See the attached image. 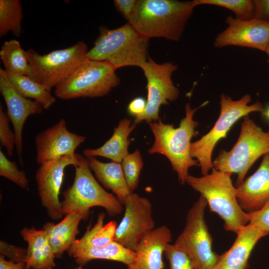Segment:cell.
<instances>
[{"label": "cell", "mask_w": 269, "mask_h": 269, "mask_svg": "<svg viewBox=\"0 0 269 269\" xmlns=\"http://www.w3.org/2000/svg\"><path fill=\"white\" fill-rule=\"evenodd\" d=\"M248 214L249 224L269 234V201L259 210Z\"/></svg>", "instance_id": "cell-34"}, {"label": "cell", "mask_w": 269, "mask_h": 269, "mask_svg": "<svg viewBox=\"0 0 269 269\" xmlns=\"http://www.w3.org/2000/svg\"><path fill=\"white\" fill-rule=\"evenodd\" d=\"M20 235L28 244L24 261L26 268L52 269L55 267V257L44 230L25 227L20 231Z\"/></svg>", "instance_id": "cell-20"}, {"label": "cell", "mask_w": 269, "mask_h": 269, "mask_svg": "<svg viewBox=\"0 0 269 269\" xmlns=\"http://www.w3.org/2000/svg\"><path fill=\"white\" fill-rule=\"evenodd\" d=\"M87 45L83 41L64 49L40 55L32 49L26 51L30 67V79L51 90L67 78L87 57Z\"/></svg>", "instance_id": "cell-9"}, {"label": "cell", "mask_w": 269, "mask_h": 269, "mask_svg": "<svg viewBox=\"0 0 269 269\" xmlns=\"http://www.w3.org/2000/svg\"><path fill=\"white\" fill-rule=\"evenodd\" d=\"M164 254L169 262V269H194L189 257L174 244H168Z\"/></svg>", "instance_id": "cell-33"}, {"label": "cell", "mask_w": 269, "mask_h": 269, "mask_svg": "<svg viewBox=\"0 0 269 269\" xmlns=\"http://www.w3.org/2000/svg\"><path fill=\"white\" fill-rule=\"evenodd\" d=\"M68 252L76 263L81 266L91 260L96 259L117 261L128 266L133 262L135 257V252L115 241L102 248L73 244Z\"/></svg>", "instance_id": "cell-23"}, {"label": "cell", "mask_w": 269, "mask_h": 269, "mask_svg": "<svg viewBox=\"0 0 269 269\" xmlns=\"http://www.w3.org/2000/svg\"><path fill=\"white\" fill-rule=\"evenodd\" d=\"M84 217L79 213L72 212L65 215L58 224L46 223L43 226L48 235L49 243L55 258H61L65 251H68L76 240L79 233L78 227Z\"/></svg>", "instance_id": "cell-21"}, {"label": "cell", "mask_w": 269, "mask_h": 269, "mask_svg": "<svg viewBox=\"0 0 269 269\" xmlns=\"http://www.w3.org/2000/svg\"><path fill=\"white\" fill-rule=\"evenodd\" d=\"M267 53V54H268V63L269 64V46H268V48L267 49L266 52Z\"/></svg>", "instance_id": "cell-41"}, {"label": "cell", "mask_w": 269, "mask_h": 269, "mask_svg": "<svg viewBox=\"0 0 269 269\" xmlns=\"http://www.w3.org/2000/svg\"><path fill=\"white\" fill-rule=\"evenodd\" d=\"M226 22L227 28L215 38V47L234 45L266 52L269 46V21L255 18L243 20L229 16Z\"/></svg>", "instance_id": "cell-14"}, {"label": "cell", "mask_w": 269, "mask_h": 269, "mask_svg": "<svg viewBox=\"0 0 269 269\" xmlns=\"http://www.w3.org/2000/svg\"><path fill=\"white\" fill-rule=\"evenodd\" d=\"M0 175L13 182L22 189H27L29 180L25 173L18 169L15 161L9 160L0 150Z\"/></svg>", "instance_id": "cell-31"}, {"label": "cell", "mask_w": 269, "mask_h": 269, "mask_svg": "<svg viewBox=\"0 0 269 269\" xmlns=\"http://www.w3.org/2000/svg\"><path fill=\"white\" fill-rule=\"evenodd\" d=\"M171 240L172 234L167 226L154 228L141 240L127 269H163V255Z\"/></svg>", "instance_id": "cell-17"}, {"label": "cell", "mask_w": 269, "mask_h": 269, "mask_svg": "<svg viewBox=\"0 0 269 269\" xmlns=\"http://www.w3.org/2000/svg\"><path fill=\"white\" fill-rule=\"evenodd\" d=\"M123 205L124 215L117 226L114 241L135 252L141 240L155 228L151 203L147 198L133 192Z\"/></svg>", "instance_id": "cell-12"}, {"label": "cell", "mask_w": 269, "mask_h": 269, "mask_svg": "<svg viewBox=\"0 0 269 269\" xmlns=\"http://www.w3.org/2000/svg\"><path fill=\"white\" fill-rule=\"evenodd\" d=\"M141 68L147 81V98L144 112L135 118V126L143 121L149 123L159 120L160 106L175 101L179 95L171 79L172 73L177 69V65L170 62L158 64L148 56Z\"/></svg>", "instance_id": "cell-11"}, {"label": "cell", "mask_w": 269, "mask_h": 269, "mask_svg": "<svg viewBox=\"0 0 269 269\" xmlns=\"http://www.w3.org/2000/svg\"><path fill=\"white\" fill-rule=\"evenodd\" d=\"M135 126L128 119L122 120L115 128L111 137L104 144L97 148L84 149L83 155L86 157L102 156L113 162L121 163L129 154L128 147L130 144L129 136Z\"/></svg>", "instance_id": "cell-22"}, {"label": "cell", "mask_w": 269, "mask_h": 269, "mask_svg": "<svg viewBox=\"0 0 269 269\" xmlns=\"http://www.w3.org/2000/svg\"><path fill=\"white\" fill-rule=\"evenodd\" d=\"M82 266H80L78 268H77L76 269H82Z\"/></svg>", "instance_id": "cell-42"}, {"label": "cell", "mask_w": 269, "mask_h": 269, "mask_svg": "<svg viewBox=\"0 0 269 269\" xmlns=\"http://www.w3.org/2000/svg\"><path fill=\"white\" fill-rule=\"evenodd\" d=\"M86 139L83 135L70 132L64 119L37 134L35 142L36 161L39 164L61 157L74 154L76 149Z\"/></svg>", "instance_id": "cell-15"}, {"label": "cell", "mask_w": 269, "mask_h": 269, "mask_svg": "<svg viewBox=\"0 0 269 269\" xmlns=\"http://www.w3.org/2000/svg\"><path fill=\"white\" fill-rule=\"evenodd\" d=\"M251 96L245 94L238 100H233L224 94L220 96V113L214 127L199 139L190 144V154L196 158L201 168L202 175L209 173L213 168L212 152L217 142L226 137L232 126L240 119L253 112L263 113L264 108L261 103L249 105Z\"/></svg>", "instance_id": "cell-7"}, {"label": "cell", "mask_w": 269, "mask_h": 269, "mask_svg": "<svg viewBox=\"0 0 269 269\" xmlns=\"http://www.w3.org/2000/svg\"><path fill=\"white\" fill-rule=\"evenodd\" d=\"M137 3L136 0H115L114 4L116 9L128 21L132 16Z\"/></svg>", "instance_id": "cell-36"}, {"label": "cell", "mask_w": 269, "mask_h": 269, "mask_svg": "<svg viewBox=\"0 0 269 269\" xmlns=\"http://www.w3.org/2000/svg\"><path fill=\"white\" fill-rule=\"evenodd\" d=\"M207 205L200 195L188 211L185 227L174 244L189 257L194 269H212L219 257L212 249V238L205 220Z\"/></svg>", "instance_id": "cell-10"}, {"label": "cell", "mask_w": 269, "mask_h": 269, "mask_svg": "<svg viewBox=\"0 0 269 269\" xmlns=\"http://www.w3.org/2000/svg\"><path fill=\"white\" fill-rule=\"evenodd\" d=\"M10 120L3 106L0 105V143L6 149L7 155L11 156L13 149L16 147L15 136L9 127Z\"/></svg>", "instance_id": "cell-32"}, {"label": "cell", "mask_w": 269, "mask_h": 269, "mask_svg": "<svg viewBox=\"0 0 269 269\" xmlns=\"http://www.w3.org/2000/svg\"><path fill=\"white\" fill-rule=\"evenodd\" d=\"M25 264L24 262H14L11 261L5 260L4 257H0V269H24Z\"/></svg>", "instance_id": "cell-39"}, {"label": "cell", "mask_w": 269, "mask_h": 269, "mask_svg": "<svg viewBox=\"0 0 269 269\" xmlns=\"http://www.w3.org/2000/svg\"><path fill=\"white\" fill-rule=\"evenodd\" d=\"M105 217L103 212L100 213L95 225L91 229H88L83 237L76 240L73 244L102 248L114 241L118 226L117 223L115 221H111L104 225Z\"/></svg>", "instance_id": "cell-27"}, {"label": "cell", "mask_w": 269, "mask_h": 269, "mask_svg": "<svg viewBox=\"0 0 269 269\" xmlns=\"http://www.w3.org/2000/svg\"><path fill=\"white\" fill-rule=\"evenodd\" d=\"M207 103L205 102L194 109L189 103L186 104L185 116L177 128L172 124L163 123L160 119L149 123L154 137L153 143L148 149L149 153H159L166 156L182 184L186 183L189 168L199 165L197 160L190 154L191 140L197 134L195 129L198 126L193 116L197 110Z\"/></svg>", "instance_id": "cell-2"}, {"label": "cell", "mask_w": 269, "mask_h": 269, "mask_svg": "<svg viewBox=\"0 0 269 269\" xmlns=\"http://www.w3.org/2000/svg\"><path fill=\"white\" fill-rule=\"evenodd\" d=\"M22 7L19 0H0V37L11 32L16 37L21 34Z\"/></svg>", "instance_id": "cell-28"}, {"label": "cell", "mask_w": 269, "mask_h": 269, "mask_svg": "<svg viewBox=\"0 0 269 269\" xmlns=\"http://www.w3.org/2000/svg\"><path fill=\"white\" fill-rule=\"evenodd\" d=\"M263 116L265 117L266 119L269 121V106L266 109H264L262 113Z\"/></svg>", "instance_id": "cell-40"}, {"label": "cell", "mask_w": 269, "mask_h": 269, "mask_svg": "<svg viewBox=\"0 0 269 269\" xmlns=\"http://www.w3.org/2000/svg\"><path fill=\"white\" fill-rule=\"evenodd\" d=\"M6 74L12 85L21 95L36 101L44 109H49L55 102L56 98L52 95L51 90L46 89L28 76Z\"/></svg>", "instance_id": "cell-25"}, {"label": "cell", "mask_w": 269, "mask_h": 269, "mask_svg": "<svg viewBox=\"0 0 269 269\" xmlns=\"http://www.w3.org/2000/svg\"><path fill=\"white\" fill-rule=\"evenodd\" d=\"M0 255L5 256L10 261L14 262H24L26 250L22 248L13 246L1 241L0 243Z\"/></svg>", "instance_id": "cell-35"}, {"label": "cell", "mask_w": 269, "mask_h": 269, "mask_svg": "<svg viewBox=\"0 0 269 269\" xmlns=\"http://www.w3.org/2000/svg\"><path fill=\"white\" fill-rule=\"evenodd\" d=\"M268 153L269 131L264 132L248 115L243 118L236 143L230 150L220 151L213 162V167L230 174H237L238 186L254 162Z\"/></svg>", "instance_id": "cell-6"}, {"label": "cell", "mask_w": 269, "mask_h": 269, "mask_svg": "<svg viewBox=\"0 0 269 269\" xmlns=\"http://www.w3.org/2000/svg\"><path fill=\"white\" fill-rule=\"evenodd\" d=\"M146 100L143 97H136L133 99L128 106L129 113L135 118L141 115L145 111Z\"/></svg>", "instance_id": "cell-38"}, {"label": "cell", "mask_w": 269, "mask_h": 269, "mask_svg": "<svg viewBox=\"0 0 269 269\" xmlns=\"http://www.w3.org/2000/svg\"><path fill=\"white\" fill-rule=\"evenodd\" d=\"M24 269H29V268H27L25 267V268Z\"/></svg>", "instance_id": "cell-43"}, {"label": "cell", "mask_w": 269, "mask_h": 269, "mask_svg": "<svg viewBox=\"0 0 269 269\" xmlns=\"http://www.w3.org/2000/svg\"><path fill=\"white\" fill-rule=\"evenodd\" d=\"M86 158L90 168L98 180L105 188L112 190L123 205L127 197L133 192L126 181L121 163L103 162L95 157Z\"/></svg>", "instance_id": "cell-24"}, {"label": "cell", "mask_w": 269, "mask_h": 269, "mask_svg": "<svg viewBox=\"0 0 269 269\" xmlns=\"http://www.w3.org/2000/svg\"><path fill=\"white\" fill-rule=\"evenodd\" d=\"M123 171L127 184L132 192L137 187L143 161L140 151L136 149L129 153L121 162Z\"/></svg>", "instance_id": "cell-30"}, {"label": "cell", "mask_w": 269, "mask_h": 269, "mask_svg": "<svg viewBox=\"0 0 269 269\" xmlns=\"http://www.w3.org/2000/svg\"><path fill=\"white\" fill-rule=\"evenodd\" d=\"M74 167L73 182L62 193L64 199L61 202V206L63 215L77 212L85 220L89 216L90 209L96 206L104 208L112 216L122 212L123 205L116 196L106 191L97 181L86 157L80 154L78 162Z\"/></svg>", "instance_id": "cell-5"}, {"label": "cell", "mask_w": 269, "mask_h": 269, "mask_svg": "<svg viewBox=\"0 0 269 269\" xmlns=\"http://www.w3.org/2000/svg\"><path fill=\"white\" fill-rule=\"evenodd\" d=\"M148 39L128 22L113 29L101 27L87 57L107 62L116 70L125 66L141 68L147 60Z\"/></svg>", "instance_id": "cell-3"}, {"label": "cell", "mask_w": 269, "mask_h": 269, "mask_svg": "<svg viewBox=\"0 0 269 269\" xmlns=\"http://www.w3.org/2000/svg\"><path fill=\"white\" fill-rule=\"evenodd\" d=\"M237 198L248 213L261 209L269 201V153L264 156L257 170L237 187Z\"/></svg>", "instance_id": "cell-18"}, {"label": "cell", "mask_w": 269, "mask_h": 269, "mask_svg": "<svg viewBox=\"0 0 269 269\" xmlns=\"http://www.w3.org/2000/svg\"><path fill=\"white\" fill-rule=\"evenodd\" d=\"M233 245L219 257L212 269H247L248 260L257 242L268 233L250 224L239 230Z\"/></svg>", "instance_id": "cell-19"}, {"label": "cell", "mask_w": 269, "mask_h": 269, "mask_svg": "<svg viewBox=\"0 0 269 269\" xmlns=\"http://www.w3.org/2000/svg\"><path fill=\"white\" fill-rule=\"evenodd\" d=\"M253 2L254 18L269 21V0H255Z\"/></svg>", "instance_id": "cell-37"}, {"label": "cell", "mask_w": 269, "mask_h": 269, "mask_svg": "<svg viewBox=\"0 0 269 269\" xmlns=\"http://www.w3.org/2000/svg\"><path fill=\"white\" fill-rule=\"evenodd\" d=\"M0 92L4 100L7 108L6 113L13 129L17 154L20 162L22 163L24 125L30 116L40 114L44 109L36 101L21 95L10 82L4 70L1 68H0Z\"/></svg>", "instance_id": "cell-16"}, {"label": "cell", "mask_w": 269, "mask_h": 269, "mask_svg": "<svg viewBox=\"0 0 269 269\" xmlns=\"http://www.w3.org/2000/svg\"><path fill=\"white\" fill-rule=\"evenodd\" d=\"M0 58L7 74L28 76L30 67L19 42L12 39L5 41L1 46Z\"/></svg>", "instance_id": "cell-26"}, {"label": "cell", "mask_w": 269, "mask_h": 269, "mask_svg": "<svg viewBox=\"0 0 269 269\" xmlns=\"http://www.w3.org/2000/svg\"><path fill=\"white\" fill-rule=\"evenodd\" d=\"M231 175L213 167L210 173L202 177L189 175L186 183L206 199L210 210L224 221L225 229L237 234L249 224V217L239 203Z\"/></svg>", "instance_id": "cell-4"}, {"label": "cell", "mask_w": 269, "mask_h": 269, "mask_svg": "<svg viewBox=\"0 0 269 269\" xmlns=\"http://www.w3.org/2000/svg\"><path fill=\"white\" fill-rule=\"evenodd\" d=\"M196 6L214 5L232 11L236 17L243 20L254 18V5L251 0H194Z\"/></svg>", "instance_id": "cell-29"}, {"label": "cell", "mask_w": 269, "mask_h": 269, "mask_svg": "<svg viewBox=\"0 0 269 269\" xmlns=\"http://www.w3.org/2000/svg\"><path fill=\"white\" fill-rule=\"evenodd\" d=\"M79 156L75 153L46 162L40 164L36 172L35 178L41 204L52 219L57 220L64 215L59 196L64 170L69 165L76 166Z\"/></svg>", "instance_id": "cell-13"}, {"label": "cell", "mask_w": 269, "mask_h": 269, "mask_svg": "<svg viewBox=\"0 0 269 269\" xmlns=\"http://www.w3.org/2000/svg\"><path fill=\"white\" fill-rule=\"evenodd\" d=\"M115 71L107 62L87 58L55 88V95L62 100L103 97L120 83Z\"/></svg>", "instance_id": "cell-8"}, {"label": "cell", "mask_w": 269, "mask_h": 269, "mask_svg": "<svg viewBox=\"0 0 269 269\" xmlns=\"http://www.w3.org/2000/svg\"><path fill=\"white\" fill-rule=\"evenodd\" d=\"M195 6L194 0H138L128 23L148 39L177 41Z\"/></svg>", "instance_id": "cell-1"}]
</instances>
